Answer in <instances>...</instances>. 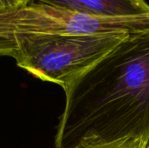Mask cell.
<instances>
[{
  "instance_id": "cell-2",
  "label": "cell",
  "mask_w": 149,
  "mask_h": 148,
  "mask_svg": "<svg viewBox=\"0 0 149 148\" xmlns=\"http://www.w3.org/2000/svg\"><path fill=\"white\" fill-rule=\"evenodd\" d=\"M127 35H44L21 41L14 59L38 79L65 90Z\"/></svg>"
},
{
  "instance_id": "cell-5",
  "label": "cell",
  "mask_w": 149,
  "mask_h": 148,
  "mask_svg": "<svg viewBox=\"0 0 149 148\" xmlns=\"http://www.w3.org/2000/svg\"><path fill=\"white\" fill-rule=\"evenodd\" d=\"M30 0H0V11L9 10L29 3Z\"/></svg>"
},
{
  "instance_id": "cell-7",
  "label": "cell",
  "mask_w": 149,
  "mask_h": 148,
  "mask_svg": "<svg viewBox=\"0 0 149 148\" xmlns=\"http://www.w3.org/2000/svg\"><path fill=\"white\" fill-rule=\"evenodd\" d=\"M30 1H31V0H30Z\"/></svg>"
},
{
  "instance_id": "cell-1",
  "label": "cell",
  "mask_w": 149,
  "mask_h": 148,
  "mask_svg": "<svg viewBox=\"0 0 149 148\" xmlns=\"http://www.w3.org/2000/svg\"><path fill=\"white\" fill-rule=\"evenodd\" d=\"M65 91L56 148L124 138L149 143V31L127 35Z\"/></svg>"
},
{
  "instance_id": "cell-4",
  "label": "cell",
  "mask_w": 149,
  "mask_h": 148,
  "mask_svg": "<svg viewBox=\"0 0 149 148\" xmlns=\"http://www.w3.org/2000/svg\"><path fill=\"white\" fill-rule=\"evenodd\" d=\"M147 146L148 143L141 139L124 138L112 141L86 144L78 148H147Z\"/></svg>"
},
{
  "instance_id": "cell-3",
  "label": "cell",
  "mask_w": 149,
  "mask_h": 148,
  "mask_svg": "<svg viewBox=\"0 0 149 148\" xmlns=\"http://www.w3.org/2000/svg\"><path fill=\"white\" fill-rule=\"evenodd\" d=\"M73 12L96 17H127L149 13L146 0H36Z\"/></svg>"
},
{
  "instance_id": "cell-6",
  "label": "cell",
  "mask_w": 149,
  "mask_h": 148,
  "mask_svg": "<svg viewBox=\"0 0 149 148\" xmlns=\"http://www.w3.org/2000/svg\"><path fill=\"white\" fill-rule=\"evenodd\" d=\"M147 148H149V143L148 144V146H147Z\"/></svg>"
}]
</instances>
